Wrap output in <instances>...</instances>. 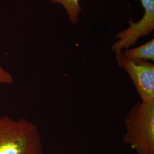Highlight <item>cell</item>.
Listing matches in <instances>:
<instances>
[{"label": "cell", "instance_id": "7a4b0ae2", "mask_svg": "<svg viewBox=\"0 0 154 154\" xmlns=\"http://www.w3.org/2000/svg\"><path fill=\"white\" fill-rule=\"evenodd\" d=\"M123 142L137 154H154V100L138 101L124 118Z\"/></svg>", "mask_w": 154, "mask_h": 154}, {"label": "cell", "instance_id": "8992f818", "mask_svg": "<svg viewBox=\"0 0 154 154\" xmlns=\"http://www.w3.org/2000/svg\"><path fill=\"white\" fill-rule=\"evenodd\" d=\"M51 3L59 4L66 9L69 19L72 24H75L78 21V16L81 11V6L79 0H49Z\"/></svg>", "mask_w": 154, "mask_h": 154}, {"label": "cell", "instance_id": "277c9868", "mask_svg": "<svg viewBox=\"0 0 154 154\" xmlns=\"http://www.w3.org/2000/svg\"><path fill=\"white\" fill-rule=\"evenodd\" d=\"M144 9L143 17L138 22L130 20V26L118 33L117 41L112 45L111 49L116 54L129 49L135 44L139 39L151 33L154 29V0H140Z\"/></svg>", "mask_w": 154, "mask_h": 154}, {"label": "cell", "instance_id": "6da1fadb", "mask_svg": "<svg viewBox=\"0 0 154 154\" xmlns=\"http://www.w3.org/2000/svg\"><path fill=\"white\" fill-rule=\"evenodd\" d=\"M0 154H44L37 126L24 118L0 117Z\"/></svg>", "mask_w": 154, "mask_h": 154}, {"label": "cell", "instance_id": "52a82bcc", "mask_svg": "<svg viewBox=\"0 0 154 154\" xmlns=\"http://www.w3.org/2000/svg\"><path fill=\"white\" fill-rule=\"evenodd\" d=\"M13 82L11 74L0 66V85L10 84Z\"/></svg>", "mask_w": 154, "mask_h": 154}, {"label": "cell", "instance_id": "5b68a950", "mask_svg": "<svg viewBox=\"0 0 154 154\" xmlns=\"http://www.w3.org/2000/svg\"><path fill=\"white\" fill-rule=\"evenodd\" d=\"M125 55L136 59L146 61H154V40H150L146 44L137 48L127 49L123 51Z\"/></svg>", "mask_w": 154, "mask_h": 154}, {"label": "cell", "instance_id": "3957f363", "mask_svg": "<svg viewBox=\"0 0 154 154\" xmlns=\"http://www.w3.org/2000/svg\"><path fill=\"white\" fill-rule=\"evenodd\" d=\"M119 66L132 81L143 102L154 100V65L151 62L129 57L123 51L116 54Z\"/></svg>", "mask_w": 154, "mask_h": 154}]
</instances>
